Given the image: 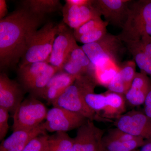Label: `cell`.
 <instances>
[{
    "instance_id": "1",
    "label": "cell",
    "mask_w": 151,
    "mask_h": 151,
    "mask_svg": "<svg viewBox=\"0 0 151 151\" xmlns=\"http://www.w3.org/2000/svg\"><path fill=\"white\" fill-rule=\"evenodd\" d=\"M45 19L20 4L0 19L1 70L14 67L20 61L32 37Z\"/></svg>"
},
{
    "instance_id": "2",
    "label": "cell",
    "mask_w": 151,
    "mask_h": 151,
    "mask_svg": "<svg viewBox=\"0 0 151 151\" xmlns=\"http://www.w3.org/2000/svg\"><path fill=\"white\" fill-rule=\"evenodd\" d=\"M97 84L92 74L77 77L74 83L52 103V105L79 113L91 121L100 120L97 114L88 107L84 100L86 94L94 92Z\"/></svg>"
},
{
    "instance_id": "3",
    "label": "cell",
    "mask_w": 151,
    "mask_h": 151,
    "mask_svg": "<svg viewBox=\"0 0 151 151\" xmlns=\"http://www.w3.org/2000/svg\"><path fill=\"white\" fill-rule=\"evenodd\" d=\"M118 36L123 41L151 38V0L131 1L127 19Z\"/></svg>"
},
{
    "instance_id": "4",
    "label": "cell",
    "mask_w": 151,
    "mask_h": 151,
    "mask_svg": "<svg viewBox=\"0 0 151 151\" xmlns=\"http://www.w3.org/2000/svg\"><path fill=\"white\" fill-rule=\"evenodd\" d=\"M94 67L111 61L118 67L127 47L118 35L107 32L99 40L81 46Z\"/></svg>"
},
{
    "instance_id": "5",
    "label": "cell",
    "mask_w": 151,
    "mask_h": 151,
    "mask_svg": "<svg viewBox=\"0 0 151 151\" xmlns=\"http://www.w3.org/2000/svg\"><path fill=\"white\" fill-rule=\"evenodd\" d=\"M58 30V24L52 22H47L38 30L19 66L32 63H48Z\"/></svg>"
},
{
    "instance_id": "6",
    "label": "cell",
    "mask_w": 151,
    "mask_h": 151,
    "mask_svg": "<svg viewBox=\"0 0 151 151\" xmlns=\"http://www.w3.org/2000/svg\"><path fill=\"white\" fill-rule=\"evenodd\" d=\"M48 111L42 102L29 94L21 103L12 116L13 132L37 127L45 120Z\"/></svg>"
},
{
    "instance_id": "7",
    "label": "cell",
    "mask_w": 151,
    "mask_h": 151,
    "mask_svg": "<svg viewBox=\"0 0 151 151\" xmlns=\"http://www.w3.org/2000/svg\"><path fill=\"white\" fill-rule=\"evenodd\" d=\"M87 120L79 113L60 107H53L47 111L43 124L47 132L66 133L78 129Z\"/></svg>"
},
{
    "instance_id": "8",
    "label": "cell",
    "mask_w": 151,
    "mask_h": 151,
    "mask_svg": "<svg viewBox=\"0 0 151 151\" xmlns=\"http://www.w3.org/2000/svg\"><path fill=\"white\" fill-rule=\"evenodd\" d=\"M116 127L130 134L151 141V118L144 112L130 111L116 119Z\"/></svg>"
},
{
    "instance_id": "9",
    "label": "cell",
    "mask_w": 151,
    "mask_h": 151,
    "mask_svg": "<svg viewBox=\"0 0 151 151\" xmlns=\"http://www.w3.org/2000/svg\"><path fill=\"white\" fill-rule=\"evenodd\" d=\"M73 30L63 22L58 24V32L55 39L49 64L60 70L66 57L77 45Z\"/></svg>"
},
{
    "instance_id": "10",
    "label": "cell",
    "mask_w": 151,
    "mask_h": 151,
    "mask_svg": "<svg viewBox=\"0 0 151 151\" xmlns=\"http://www.w3.org/2000/svg\"><path fill=\"white\" fill-rule=\"evenodd\" d=\"M25 90L18 81L11 79L6 73H0V107L13 116L24 100Z\"/></svg>"
},
{
    "instance_id": "11",
    "label": "cell",
    "mask_w": 151,
    "mask_h": 151,
    "mask_svg": "<svg viewBox=\"0 0 151 151\" xmlns=\"http://www.w3.org/2000/svg\"><path fill=\"white\" fill-rule=\"evenodd\" d=\"M104 134V131L96 127L93 121L88 119L78 128L71 151H98Z\"/></svg>"
},
{
    "instance_id": "12",
    "label": "cell",
    "mask_w": 151,
    "mask_h": 151,
    "mask_svg": "<svg viewBox=\"0 0 151 151\" xmlns=\"http://www.w3.org/2000/svg\"><path fill=\"white\" fill-rule=\"evenodd\" d=\"M131 0H92V5L105 21L109 24L123 27L127 19Z\"/></svg>"
},
{
    "instance_id": "13",
    "label": "cell",
    "mask_w": 151,
    "mask_h": 151,
    "mask_svg": "<svg viewBox=\"0 0 151 151\" xmlns=\"http://www.w3.org/2000/svg\"><path fill=\"white\" fill-rule=\"evenodd\" d=\"M63 22L67 26L74 30L86 22L101 15L92 5L76 6L65 3L62 10Z\"/></svg>"
},
{
    "instance_id": "14",
    "label": "cell",
    "mask_w": 151,
    "mask_h": 151,
    "mask_svg": "<svg viewBox=\"0 0 151 151\" xmlns=\"http://www.w3.org/2000/svg\"><path fill=\"white\" fill-rule=\"evenodd\" d=\"M94 69L90 60L77 45L66 57L60 70L77 78L87 74L93 75Z\"/></svg>"
},
{
    "instance_id": "15",
    "label": "cell",
    "mask_w": 151,
    "mask_h": 151,
    "mask_svg": "<svg viewBox=\"0 0 151 151\" xmlns=\"http://www.w3.org/2000/svg\"><path fill=\"white\" fill-rule=\"evenodd\" d=\"M44 122L36 128L13 131L8 137L2 141L0 151H22L33 139L46 134Z\"/></svg>"
},
{
    "instance_id": "16",
    "label": "cell",
    "mask_w": 151,
    "mask_h": 151,
    "mask_svg": "<svg viewBox=\"0 0 151 151\" xmlns=\"http://www.w3.org/2000/svg\"><path fill=\"white\" fill-rule=\"evenodd\" d=\"M108 23L97 17L90 20L76 29L73 34L76 41L84 44L95 42L106 34Z\"/></svg>"
},
{
    "instance_id": "17",
    "label": "cell",
    "mask_w": 151,
    "mask_h": 151,
    "mask_svg": "<svg viewBox=\"0 0 151 151\" xmlns=\"http://www.w3.org/2000/svg\"><path fill=\"white\" fill-rule=\"evenodd\" d=\"M136 64L133 60L121 63L119 70L107 88L108 91L122 94L129 89L136 75Z\"/></svg>"
},
{
    "instance_id": "18",
    "label": "cell",
    "mask_w": 151,
    "mask_h": 151,
    "mask_svg": "<svg viewBox=\"0 0 151 151\" xmlns=\"http://www.w3.org/2000/svg\"><path fill=\"white\" fill-rule=\"evenodd\" d=\"M151 87V78L146 73L137 72L129 89L124 94L126 101L132 106L144 104Z\"/></svg>"
},
{
    "instance_id": "19",
    "label": "cell",
    "mask_w": 151,
    "mask_h": 151,
    "mask_svg": "<svg viewBox=\"0 0 151 151\" xmlns=\"http://www.w3.org/2000/svg\"><path fill=\"white\" fill-rule=\"evenodd\" d=\"M76 78L63 70H58L49 81L42 98L46 100L48 104L52 105L65 89L74 83Z\"/></svg>"
},
{
    "instance_id": "20",
    "label": "cell",
    "mask_w": 151,
    "mask_h": 151,
    "mask_svg": "<svg viewBox=\"0 0 151 151\" xmlns=\"http://www.w3.org/2000/svg\"><path fill=\"white\" fill-rule=\"evenodd\" d=\"M59 70L49 64L43 72L22 86L27 92L36 98H42L44 91L50 79Z\"/></svg>"
},
{
    "instance_id": "21",
    "label": "cell",
    "mask_w": 151,
    "mask_h": 151,
    "mask_svg": "<svg viewBox=\"0 0 151 151\" xmlns=\"http://www.w3.org/2000/svg\"><path fill=\"white\" fill-rule=\"evenodd\" d=\"M19 3L33 13L45 18L47 15L62 12L63 7L59 0H23Z\"/></svg>"
},
{
    "instance_id": "22",
    "label": "cell",
    "mask_w": 151,
    "mask_h": 151,
    "mask_svg": "<svg viewBox=\"0 0 151 151\" xmlns=\"http://www.w3.org/2000/svg\"><path fill=\"white\" fill-rule=\"evenodd\" d=\"M106 103L103 116L108 119L119 118L126 111V100L124 94L107 91L105 92Z\"/></svg>"
},
{
    "instance_id": "23",
    "label": "cell",
    "mask_w": 151,
    "mask_h": 151,
    "mask_svg": "<svg viewBox=\"0 0 151 151\" xmlns=\"http://www.w3.org/2000/svg\"><path fill=\"white\" fill-rule=\"evenodd\" d=\"M146 141L141 137L129 141L115 140L104 135L101 142V148L103 151H133L141 147Z\"/></svg>"
},
{
    "instance_id": "24",
    "label": "cell",
    "mask_w": 151,
    "mask_h": 151,
    "mask_svg": "<svg viewBox=\"0 0 151 151\" xmlns=\"http://www.w3.org/2000/svg\"><path fill=\"white\" fill-rule=\"evenodd\" d=\"M123 42L127 50L133 56L135 63L140 69L141 72L150 76L151 79V58L132 41H124Z\"/></svg>"
},
{
    "instance_id": "25",
    "label": "cell",
    "mask_w": 151,
    "mask_h": 151,
    "mask_svg": "<svg viewBox=\"0 0 151 151\" xmlns=\"http://www.w3.org/2000/svg\"><path fill=\"white\" fill-rule=\"evenodd\" d=\"M49 64L47 62H36L19 66L17 71L18 81L23 86L43 72Z\"/></svg>"
},
{
    "instance_id": "26",
    "label": "cell",
    "mask_w": 151,
    "mask_h": 151,
    "mask_svg": "<svg viewBox=\"0 0 151 151\" xmlns=\"http://www.w3.org/2000/svg\"><path fill=\"white\" fill-rule=\"evenodd\" d=\"M119 70V67L117 65L111 61H108L94 67L93 77L97 84L107 87Z\"/></svg>"
},
{
    "instance_id": "27",
    "label": "cell",
    "mask_w": 151,
    "mask_h": 151,
    "mask_svg": "<svg viewBox=\"0 0 151 151\" xmlns=\"http://www.w3.org/2000/svg\"><path fill=\"white\" fill-rule=\"evenodd\" d=\"M73 138L65 132H55L48 136V151H71Z\"/></svg>"
},
{
    "instance_id": "28",
    "label": "cell",
    "mask_w": 151,
    "mask_h": 151,
    "mask_svg": "<svg viewBox=\"0 0 151 151\" xmlns=\"http://www.w3.org/2000/svg\"><path fill=\"white\" fill-rule=\"evenodd\" d=\"M84 100L88 107L97 116L98 113L101 111L103 112L105 108L106 103L105 93L95 94L94 92H90L85 96Z\"/></svg>"
},
{
    "instance_id": "29",
    "label": "cell",
    "mask_w": 151,
    "mask_h": 151,
    "mask_svg": "<svg viewBox=\"0 0 151 151\" xmlns=\"http://www.w3.org/2000/svg\"><path fill=\"white\" fill-rule=\"evenodd\" d=\"M47 134H42L33 139L22 151H48V138Z\"/></svg>"
},
{
    "instance_id": "30",
    "label": "cell",
    "mask_w": 151,
    "mask_h": 151,
    "mask_svg": "<svg viewBox=\"0 0 151 151\" xmlns=\"http://www.w3.org/2000/svg\"><path fill=\"white\" fill-rule=\"evenodd\" d=\"M105 136L111 139L120 141H131L139 137L130 134L117 127L109 130Z\"/></svg>"
},
{
    "instance_id": "31",
    "label": "cell",
    "mask_w": 151,
    "mask_h": 151,
    "mask_svg": "<svg viewBox=\"0 0 151 151\" xmlns=\"http://www.w3.org/2000/svg\"><path fill=\"white\" fill-rule=\"evenodd\" d=\"M9 112L5 108L0 107V141L4 140L8 132Z\"/></svg>"
},
{
    "instance_id": "32",
    "label": "cell",
    "mask_w": 151,
    "mask_h": 151,
    "mask_svg": "<svg viewBox=\"0 0 151 151\" xmlns=\"http://www.w3.org/2000/svg\"><path fill=\"white\" fill-rule=\"evenodd\" d=\"M132 41L134 42L147 55L151 58V38L146 37L139 40Z\"/></svg>"
},
{
    "instance_id": "33",
    "label": "cell",
    "mask_w": 151,
    "mask_h": 151,
    "mask_svg": "<svg viewBox=\"0 0 151 151\" xmlns=\"http://www.w3.org/2000/svg\"><path fill=\"white\" fill-rule=\"evenodd\" d=\"M144 113L151 118V87L144 103Z\"/></svg>"
},
{
    "instance_id": "34",
    "label": "cell",
    "mask_w": 151,
    "mask_h": 151,
    "mask_svg": "<svg viewBox=\"0 0 151 151\" xmlns=\"http://www.w3.org/2000/svg\"><path fill=\"white\" fill-rule=\"evenodd\" d=\"M9 14L6 2L5 0H0V19L6 17Z\"/></svg>"
},
{
    "instance_id": "35",
    "label": "cell",
    "mask_w": 151,
    "mask_h": 151,
    "mask_svg": "<svg viewBox=\"0 0 151 151\" xmlns=\"http://www.w3.org/2000/svg\"><path fill=\"white\" fill-rule=\"evenodd\" d=\"M92 0H66L65 3L76 6H84L92 4Z\"/></svg>"
},
{
    "instance_id": "36",
    "label": "cell",
    "mask_w": 151,
    "mask_h": 151,
    "mask_svg": "<svg viewBox=\"0 0 151 151\" xmlns=\"http://www.w3.org/2000/svg\"><path fill=\"white\" fill-rule=\"evenodd\" d=\"M140 151H151V141H146V142L141 147Z\"/></svg>"
},
{
    "instance_id": "37",
    "label": "cell",
    "mask_w": 151,
    "mask_h": 151,
    "mask_svg": "<svg viewBox=\"0 0 151 151\" xmlns=\"http://www.w3.org/2000/svg\"><path fill=\"white\" fill-rule=\"evenodd\" d=\"M98 151H103V150H102V148H101H101H100V150H98Z\"/></svg>"
},
{
    "instance_id": "38",
    "label": "cell",
    "mask_w": 151,
    "mask_h": 151,
    "mask_svg": "<svg viewBox=\"0 0 151 151\" xmlns=\"http://www.w3.org/2000/svg\"><path fill=\"white\" fill-rule=\"evenodd\" d=\"M133 151H140L139 150H138L137 149V150H134Z\"/></svg>"
}]
</instances>
